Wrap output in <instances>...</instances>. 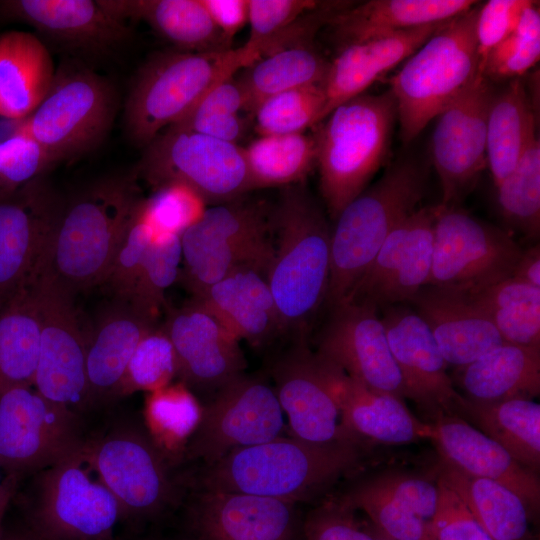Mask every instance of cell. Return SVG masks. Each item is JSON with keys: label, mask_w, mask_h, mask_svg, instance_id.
I'll list each match as a JSON object with an SVG mask.
<instances>
[{"label": "cell", "mask_w": 540, "mask_h": 540, "mask_svg": "<svg viewBox=\"0 0 540 540\" xmlns=\"http://www.w3.org/2000/svg\"><path fill=\"white\" fill-rule=\"evenodd\" d=\"M315 353L369 389L405 398L402 378L375 307L344 301L331 308Z\"/></svg>", "instance_id": "cell-19"}, {"label": "cell", "mask_w": 540, "mask_h": 540, "mask_svg": "<svg viewBox=\"0 0 540 540\" xmlns=\"http://www.w3.org/2000/svg\"><path fill=\"white\" fill-rule=\"evenodd\" d=\"M251 190L300 184L316 165L314 136H260L243 147Z\"/></svg>", "instance_id": "cell-42"}, {"label": "cell", "mask_w": 540, "mask_h": 540, "mask_svg": "<svg viewBox=\"0 0 540 540\" xmlns=\"http://www.w3.org/2000/svg\"><path fill=\"white\" fill-rule=\"evenodd\" d=\"M0 540H41L28 527L20 530L5 532L2 528L0 531Z\"/></svg>", "instance_id": "cell-62"}, {"label": "cell", "mask_w": 540, "mask_h": 540, "mask_svg": "<svg viewBox=\"0 0 540 540\" xmlns=\"http://www.w3.org/2000/svg\"><path fill=\"white\" fill-rule=\"evenodd\" d=\"M457 416L472 423L519 464L538 472L540 405L537 402L524 398L482 402L463 396Z\"/></svg>", "instance_id": "cell-35"}, {"label": "cell", "mask_w": 540, "mask_h": 540, "mask_svg": "<svg viewBox=\"0 0 540 540\" xmlns=\"http://www.w3.org/2000/svg\"><path fill=\"white\" fill-rule=\"evenodd\" d=\"M371 529L373 532V535L375 537V540H392L386 535H384L382 532H380L378 529H376L374 526L371 525Z\"/></svg>", "instance_id": "cell-64"}, {"label": "cell", "mask_w": 540, "mask_h": 540, "mask_svg": "<svg viewBox=\"0 0 540 540\" xmlns=\"http://www.w3.org/2000/svg\"><path fill=\"white\" fill-rule=\"evenodd\" d=\"M443 22L397 31L338 50L330 61L323 84L326 95L324 119L336 107L363 94L375 81L410 57Z\"/></svg>", "instance_id": "cell-29"}, {"label": "cell", "mask_w": 540, "mask_h": 540, "mask_svg": "<svg viewBox=\"0 0 540 540\" xmlns=\"http://www.w3.org/2000/svg\"><path fill=\"white\" fill-rule=\"evenodd\" d=\"M134 173L154 189L183 184L212 205L251 190L243 147L174 126L144 148Z\"/></svg>", "instance_id": "cell-12"}, {"label": "cell", "mask_w": 540, "mask_h": 540, "mask_svg": "<svg viewBox=\"0 0 540 540\" xmlns=\"http://www.w3.org/2000/svg\"><path fill=\"white\" fill-rule=\"evenodd\" d=\"M34 287L40 317V345L34 388L47 400L91 425L86 369V332L74 296L36 278Z\"/></svg>", "instance_id": "cell-15"}, {"label": "cell", "mask_w": 540, "mask_h": 540, "mask_svg": "<svg viewBox=\"0 0 540 540\" xmlns=\"http://www.w3.org/2000/svg\"><path fill=\"white\" fill-rule=\"evenodd\" d=\"M20 479L14 475H6L0 467V531L6 509L15 496Z\"/></svg>", "instance_id": "cell-61"}, {"label": "cell", "mask_w": 540, "mask_h": 540, "mask_svg": "<svg viewBox=\"0 0 540 540\" xmlns=\"http://www.w3.org/2000/svg\"><path fill=\"white\" fill-rule=\"evenodd\" d=\"M366 449L355 443L319 445L281 436L234 450L194 472L188 470V486L299 504L319 497L340 478L360 469Z\"/></svg>", "instance_id": "cell-2"}, {"label": "cell", "mask_w": 540, "mask_h": 540, "mask_svg": "<svg viewBox=\"0 0 540 540\" xmlns=\"http://www.w3.org/2000/svg\"><path fill=\"white\" fill-rule=\"evenodd\" d=\"M436 206L416 209L408 219V230L395 274L384 293L380 308L410 302L428 285L433 260Z\"/></svg>", "instance_id": "cell-43"}, {"label": "cell", "mask_w": 540, "mask_h": 540, "mask_svg": "<svg viewBox=\"0 0 540 540\" xmlns=\"http://www.w3.org/2000/svg\"><path fill=\"white\" fill-rule=\"evenodd\" d=\"M479 5L444 21L391 79L404 144L481 75L475 36Z\"/></svg>", "instance_id": "cell-9"}, {"label": "cell", "mask_w": 540, "mask_h": 540, "mask_svg": "<svg viewBox=\"0 0 540 540\" xmlns=\"http://www.w3.org/2000/svg\"><path fill=\"white\" fill-rule=\"evenodd\" d=\"M90 425L43 397L33 385L0 391V467L19 479L78 449Z\"/></svg>", "instance_id": "cell-13"}, {"label": "cell", "mask_w": 540, "mask_h": 540, "mask_svg": "<svg viewBox=\"0 0 540 540\" xmlns=\"http://www.w3.org/2000/svg\"><path fill=\"white\" fill-rule=\"evenodd\" d=\"M439 477L459 495L492 540H528L530 510L512 490L443 460Z\"/></svg>", "instance_id": "cell-37"}, {"label": "cell", "mask_w": 540, "mask_h": 540, "mask_svg": "<svg viewBox=\"0 0 540 540\" xmlns=\"http://www.w3.org/2000/svg\"><path fill=\"white\" fill-rule=\"evenodd\" d=\"M389 347L400 372L405 397L413 400L434 422L457 415L463 396L454 387L428 326L414 310L392 305L383 308Z\"/></svg>", "instance_id": "cell-22"}, {"label": "cell", "mask_w": 540, "mask_h": 540, "mask_svg": "<svg viewBox=\"0 0 540 540\" xmlns=\"http://www.w3.org/2000/svg\"><path fill=\"white\" fill-rule=\"evenodd\" d=\"M329 68L330 61L313 45L259 59L236 79L244 97V111L252 114L264 100L293 88L323 85Z\"/></svg>", "instance_id": "cell-39"}, {"label": "cell", "mask_w": 540, "mask_h": 540, "mask_svg": "<svg viewBox=\"0 0 540 540\" xmlns=\"http://www.w3.org/2000/svg\"><path fill=\"white\" fill-rule=\"evenodd\" d=\"M457 384L466 398L493 402L533 399L540 394V348L504 342L458 368Z\"/></svg>", "instance_id": "cell-34"}, {"label": "cell", "mask_w": 540, "mask_h": 540, "mask_svg": "<svg viewBox=\"0 0 540 540\" xmlns=\"http://www.w3.org/2000/svg\"><path fill=\"white\" fill-rule=\"evenodd\" d=\"M115 85L84 61L65 59L36 110L18 127L57 163L98 148L118 110Z\"/></svg>", "instance_id": "cell-10"}, {"label": "cell", "mask_w": 540, "mask_h": 540, "mask_svg": "<svg viewBox=\"0 0 540 540\" xmlns=\"http://www.w3.org/2000/svg\"><path fill=\"white\" fill-rule=\"evenodd\" d=\"M39 345V309L30 282L0 302V391L33 385Z\"/></svg>", "instance_id": "cell-38"}, {"label": "cell", "mask_w": 540, "mask_h": 540, "mask_svg": "<svg viewBox=\"0 0 540 540\" xmlns=\"http://www.w3.org/2000/svg\"><path fill=\"white\" fill-rule=\"evenodd\" d=\"M206 202L189 187L170 183L154 189L144 198L141 209L153 236L180 235L193 225L206 210Z\"/></svg>", "instance_id": "cell-52"}, {"label": "cell", "mask_w": 540, "mask_h": 540, "mask_svg": "<svg viewBox=\"0 0 540 540\" xmlns=\"http://www.w3.org/2000/svg\"><path fill=\"white\" fill-rule=\"evenodd\" d=\"M355 511L340 498L322 502L303 518L304 540H375L371 526L363 527Z\"/></svg>", "instance_id": "cell-55"}, {"label": "cell", "mask_w": 540, "mask_h": 540, "mask_svg": "<svg viewBox=\"0 0 540 540\" xmlns=\"http://www.w3.org/2000/svg\"><path fill=\"white\" fill-rule=\"evenodd\" d=\"M373 480L394 500L430 525L436 512L439 489L428 479L401 472H384Z\"/></svg>", "instance_id": "cell-58"}, {"label": "cell", "mask_w": 540, "mask_h": 540, "mask_svg": "<svg viewBox=\"0 0 540 540\" xmlns=\"http://www.w3.org/2000/svg\"><path fill=\"white\" fill-rule=\"evenodd\" d=\"M237 340L261 344L280 332L277 308L262 272L238 269L194 295Z\"/></svg>", "instance_id": "cell-30"}, {"label": "cell", "mask_w": 540, "mask_h": 540, "mask_svg": "<svg viewBox=\"0 0 540 540\" xmlns=\"http://www.w3.org/2000/svg\"><path fill=\"white\" fill-rule=\"evenodd\" d=\"M522 248L509 232L456 206H436L428 285L472 292L511 276Z\"/></svg>", "instance_id": "cell-16"}, {"label": "cell", "mask_w": 540, "mask_h": 540, "mask_svg": "<svg viewBox=\"0 0 540 540\" xmlns=\"http://www.w3.org/2000/svg\"><path fill=\"white\" fill-rule=\"evenodd\" d=\"M113 408L90 426L86 444L97 472L123 510L130 535L180 510L188 476L156 446L141 415Z\"/></svg>", "instance_id": "cell-3"}, {"label": "cell", "mask_w": 540, "mask_h": 540, "mask_svg": "<svg viewBox=\"0 0 540 540\" xmlns=\"http://www.w3.org/2000/svg\"><path fill=\"white\" fill-rule=\"evenodd\" d=\"M540 57V12L530 1L516 29L489 53L483 75L489 80L520 78Z\"/></svg>", "instance_id": "cell-49"}, {"label": "cell", "mask_w": 540, "mask_h": 540, "mask_svg": "<svg viewBox=\"0 0 540 540\" xmlns=\"http://www.w3.org/2000/svg\"><path fill=\"white\" fill-rule=\"evenodd\" d=\"M56 68L35 34L10 30L0 34V117L24 120L47 95Z\"/></svg>", "instance_id": "cell-32"}, {"label": "cell", "mask_w": 540, "mask_h": 540, "mask_svg": "<svg viewBox=\"0 0 540 540\" xmlns=\"http://www.w3.org/2000/svg\"><path fill=\"white\" fill-rule=\"evenodd\" d=\"M250 66L243 47L220 52L158 51L133 77L123 111L124 131L145 148L178 122L214 85Z\"/></svg>", "instance_id": "cell-8"}, {"label": "cell", "mask_w": 540, "mask_h": 540, "mask_svg": "<svg viewBox=\"0 0 540 540\" xmlns=\"http://www.w3.org/2000/svg\"><path fill=\"white\" fill-rule=\"evenodd\" d=\"M529 3L530 0H490L479 5L475 36L481 75L490 51L516 29Z\"/></svg>", "instance_id": "cell-57"}, {"label": "cell", "mask_w": 540, "mask_h": 540, "mask_svg": "<svg viewBox=\"0 0 540 540\" xmlns=\"http://www.w3.org/2000/svg\"><path fill=\"white\" fill-rule=\"evenodd\" d=\"M325 119L314 136L316 165L323 200L335 220L388 159L397 120L395 97L390 88L379 94L363 93Z\"/></svg>", "instance_id": "cell-6"}, {"label": "cell", "mask_w": 540, "mask_h": 540, "mask_svg": "<svg viewBox=\"0 0 540 540\" xmlns=\"http://www.w3.org/2000/svg\"><path fill=\"white\" fill-rule=\"evenodd\" d=\"M430 424L431 440L441 460L466 474L507 487L529 510L538 509L540 481L536 472L519 464L499 444L457 415H444Z\"/></svg>", "instance_id": "cell-27"}, {"label": "cell", "mask_w": 540, "mask_h": 540, "mask_svg": "<svg viewBox=\"0 0 540 540\" xmlns=\"http://www.w3.org/2000/svg\"><path fill=\"white\" fill-rule=\"evenodd\" d=\"M202 403L182 382L146 393L143 424L156 446L176 466L184 467L185 450L202 416Z\"/></svg>", "instance_id": "cell-41"}, {"label": "cell", "mask_w": 540, "mask_h": 540, "mask_svg": "<svg viewBox=\"0 0 540 540\" xmlns=\"http://www.w3.org/2000/svg\"><path fill=\"white\" fill-rule=\"evenodd\" d=\"M466 293L504 342L540 347V288L510 276Z\"/></svg>", "instance_id": "cell-40"}, {"label": "cell", "mask_w": 540, "mask_h": 540, "mask_svg": "<svg viewBox=\"0 0 540 540\" xmlns=\"http://www.w3.org/2000/svg\"><path fill=\"white\" fill-rule=\"evenodd\" d=\"M495 93L490 80L478 75L472 85L436 117L431 159L441 186V206H456L487 166V118Z\"/></svg>", "instance_id": "cell-18"}, {"label": "cell", "mask_w": 540, "mask_h": 540, "mask_svg": "<svg viewBox=\"0 0 540 540\" xmlns=\"http://www.w3.org/2000/svg\"><path fill=\"white\" fill-rule=\"evenodd\" d=\"M57 162L30 136L16 132L0 141V194L45 175Z\"/></svg>", "instance_id": "cell-54"}, {"label": "cell", "mask_w": 540, "mask_h": 540, "mask_svg": "<svg viewBox=\"0 0 540 540\" xmlns=\"http://www.w3.org/2000/svg\"><path fill=\"white\" fill-rule=\"evenodd\" d=\"M321 360L338 402L345 429L354 442L367 447L372 443L402 445L431 440L432 424L416 418L403 399L371 390Z\"/></svg>", "instance_id": "cell-26"}, {"label": "cell", "mask_w": 540, "mask_h": 540, "mask_svg": "<svg viewBox=\"0 0 540 540\" xmlns=\"http://www.w3.org/2000/svg\"><path fill=\"white\" fill-rule=\"evenodd\" d=\"M339 498L365 512L372 526L392 540H433L430 525L394 500L373 478L356 483Z\"/></svg>", "instance_id": "cell-47"}, {"label": "cell", "mask_w": 540, "mask_h": 540, "mask_svg": "<svg viewBox=\"0 0 540 540\" xmlns=\"http://www.w3.org/2000/svg\"><path fill=\"white\" fill-rule=\"evenodd\" d=\"M271 374L292 437L319 445L358 444L345 429L322 360L305 339L275 361Z\"/></svg>", "instance_id": "cell-20"}, {"label": "cell", "mask_w": 540, "mask_h": 540, "mask_svg": "<svg viewBox=\"0 0 540 540\" xmlns=\"http://www.w3.org/2000/svg\"><path fill=\"white\" fill-rule=\"evenodd\" d=\"M298 504L188 486L180 510L186 540H304Z\"/></svg>", "instance_id": "cell-17"}, {"label": "cell", "mask_w": 540, "mask_h": 540, "mask_svg": "<svg viewBox=\"0 0 540 540\" xmlns=\"http://www.w3.org/2000/svg\"><path fill=\"white\" fill-rule=\"evenodd\" d=\"M505 222L528 239L540 232V141L535 135L512 172L496 187Z\"/></svg>", "instance_id": "cell-44"}, {"label": "cell", "mask_w": 540, "mask_h": 540, "mask_svg": "<svg viewBox=\"0 0 540 540\" xmlns=\"http://www.w3.org/2000/svg\"><path fill=\"white\" fill-rule=\"evenodd\" d=\"M241 111H244V97L232 76L214 85L184 117L171 126L237 144L245 129Z\"/></svg>", "instance_id": "cell-46"}, {"label": "cell", "mask_w": 540, "mask_h": 540, "mask_svg": "<svg viewBox=\"0 0 540 540\" xmlns=\"http://www.w3.org/2000/svg\"><path fill=\"white\" fill-rule=\"evenodd\" d=\"M28 477L23 494L27 527L41 540L125 538L117 535L119 528L127 531L123 510L97 472L86 441Z\"/></svg>", "instance_id": "cell-7"}, {"label": "cell", "mask_w": 540, "mask_h": 540, "mask_svg": "<svg viewBox=\"0 0 540 540\" xmlns=\"http://www.w3.org/2000/svg\"><path fill=\"white\" fill-rule=\"evenodd\" d=\"M410 302L447 364L466 366L504 343L466 292L427 285Z\"/></svg>", "instance_id": "cell-28"}, {"label": "cell", "mask_w": 540, "mask_h": 540, "mask_svg": "<svg viewBox=\"0 0 540 540\" xmlns=\"http://www.w3.org/2000/svg\"><path fill=\"white\" fill-rule=\"evenodd\" d=\"M155 320L131 302L113 298L86 332V369L94 417L113 408L128 363Z\"/></svg>", "instance_id": "cell-25"}, {"label": "cell", "mask_w": 540, "mask_h": 540, "mask_svg": "<svg viewBox=\"0 0 540 540\" xmlns=\"http://www.w3.org/2000/svg\"><path fill=\"white\" fill-rule=\"evenodd\" d=\"M473 0H369L353 2L326 25L337 51L397 31L451 19L475 6Z\"/></svg>", "instance_id": "cell-31"}, {"label": "cell", "mask_w": 540, "mask_h": 540, "mask_svg": "<svg viewBox=\"0 0 540 540\" xmlns=\"http://www.w3.org/2000/svg\"><path fill=\"white\" fill-rule=\"evenodd\" d=\"M427 179L416 158L398 159L341 211L331 231L329 309L347 299L389 234L418 209Z\"/></svg>", "instance_id": "cell-5"}, {"label": "cell", "mask_w": 540, "mask_h": 540, "mask_svg": "<svg viewBox=\"0 0 540 540\" xmlns=\"http://www.w3.org/2000/svg\"><path fill=\"white\" fill-rule=\"evenodd\" d=\"M177 376L176 356L168 336L153 328L139 342L121 383L119 398L161 389Z\"/></svg>", "instance_id": "cell-50"}, {"label": "cell", "mask_w": 540, "mask_h": 540, "mask_svg": "<svg viewBox=\"0 0 540 540\" xmlns=\"http://www.w3.org/2000/svg\"><path fill=\"white\" fill-rule=\"evenodd\" d=\"M123 540H186L182 535L177 538H168L156 533L140 532L127 535Z\"/></svg>", "instance_id": "cell-63"}, {"label": "cell", "mask_w": 540, "mask_h": 540, "mask_svg": "<svg viewBox=\"0 0 540 540\" xmlns=\"http://www.w3.org/2000/svg\"><path fill=\"white\" fill-rule=\"evenodd\" d=\"M112 16L146 22L177 50L195 53L231 49L200 0H99Z\"/></svg>", "instance_id": "cell-33"}, {"label": "cell", "mask_w": 540, "mask_h": 540, "mask_svg": "<svg viewBox=\"0 0 540 540\" xmlns=\"http://www.w3.org/2000/svg\"><path fill=\"white\" fill-rule=\"evenodd\" d=\"M322 84L293 88L264 100L252 113L260 136L303 133L324 120Z\"/></svg>", "instance_id": "cell-45"}, {"label": "cell", "mask_w": 540, "mask_h": 540, "mask_svg": "<svg viewBox=\"0 0 540 540\" xmlns=\"http://www.w3.org/2000/svg\"><path fill=\"white\" fill-rule=\"evenodd\" d=\"M163 330L175 352L177 376L197 398L199 393L209 399L244 373L246 360L239 340L193 300L173 311Z\"/></svg>", "instance_id": "cell-24"}, {"label": "cell", "mask_w": 540, "mask_h": 540, "mask_svg": "<svg viewBox=\"0 0 540 540\" xmlns=\"http://www.w3.org/2000/svg\"><path fill=\"white\" fill-rule=\"evenodd\" d=\"M439 499L430 522L433 540H492L459 495L438 477Z\"/></svg>", "instance_id": "cell-56"}, {"label": "cell", "mask_w": 540, "mask_h": 540, "mask_svg": "<svg viewBox=\"0 0 540 540\" xmlns=\"http://www.w3.org/2000/svg\"><path fill=\"white\" fill-rule=\"evenodd\" d=\"M276 229L266 280L273 296L281 333L305 339V331L325 303L330 275L331 230L320 206L300 184L283 187L272 212Z\"/></svg>", "instance_id": "cell-4"}, {"label": "cell", "mask_w": 540, "mask_h": 540, "mask_svg": "<svg viewBox=\"0 0 540 540\" xmlns=\"http://www.w3.org/2000/svg\"><path fill=\"white\" fill-rule=\"evenodd\" d=\"M138 180L134 171L108 176L62 197L37 278L74 297L101 286L144 198Z\"/></svg>", "instance_id": "cell-1"}, {"label": "cell", "mask_w": 540, "mask_h": 540, "mask_svg": "<svg viewBox=\"0 0 540 540\" xmlns=\"http://www.w3.org/2000/svg\"><path fill=\"white\" fill-rule=\"evenodd\" d=\"M142 201L116 247L101 284L115 299L130 301L144 256L153 239V232L142 215Z\"/></svg>", "instance_id": "cell-53"}, {"label": "cell", "mask_w": 540, "mask_h": 540, "mask_svg": "<svg viewBox=\"0 0 540 540\" xmlns=\"http://www.w3.org/2000/svg\"><path fill=\"white\" fill-rule=\"evenodd\" d=\"M511 277L540 288V246L536 244L522 250Z\"/></svg>", "instance_id": "cell-60"}, {"label": "cell", "mask_w": 540, "mask_h": 540, "mask_svg": "<svg viewBox=\"0 0 540 540\" xmlns=\"http://www.w3.org/2000/svg\"><path fill=\"white\" fill-rule=\"evenodd\" d=\"M224 36L233 37L248 23V0H200Z\"/></svg>", "instance_id": "cell-59"}, {"label": "cell", "mask_w": 540, "mask_h": 540, "mask_svg": "<svg viewBox=\"0 0 540 540\" xmlns=\"http://www.w3.org/2000/svg\"><path fill=\"white\" fill-rule=\"evenodd\" d=\"M200 423L185 450L184 465L210 466L228 453L284 436L285 419L272 386L245 373L202 404Z\"/></svg>", "instance_id": "cell-14"}, {"label": "cell", "mask_w": 540, "mask_h": 540, "mask_svg": "<svg viewBox=\"0 0 540 540\" xmlns=\"http://www.w3.org/2000/svg\"><path fill=\"white\" fill-rule=\"evenodd\" d=\"M536 135V115L520 78L496 92L488 113L486 164L494 186L515 168L529 141Z\"/></svg>", "instance_id": "cell-36"}, {"label": "cell", "mask_w": 540, "mask_h": 540, "mask_svg": "<svg viewBox=\"0 0 540 540\" xmlns=\"http://www.w3.org/2000/svg\"><path fill=\"white\" fill-rule=\"evenodd\" d=\"M182 262L181 236H153L129 302L155 320L165 291L175 282Z\"/></svg>", "instance_id": "cell-48"}, {"label": "cell", "mask_w": 540, "mask_h": 540, "mask_svg": "<svg viewBox=\"0 0 540 540\" xmlns=\"http://www.w3.org/2000/svg\"><path fill=\"white\" fill-rule=\"evenodd\" d=\"M62 197L45 175L0 194V302L37 278Z\"/></svg>", "instance_id": "cell-21"}, {"label": "cell", "mask_w": 540, "mask_h": 540, "mask_svg": "<svg viewBox=\"0 0 540 540\" xmlns=\"http://www.w3.org/2000/svg\"><path fill=\"white\" fill-rule=\"evenodd\" d=\"M0 15L29 24L75 56L108 57L131 38L126 22L99 0H5Z\"/></svg>", "instance_id": "cell-23"}, {"label": "cell", "mask_w": 540, "mask_h": 540, "mask_svg": "<svg viewBox=\"0 0 540 540\" xmlns=\"http://www.w3.org/2000/svg\"><path fill=\"white\" fill-rule=\"evenodd\" d=\"M272 213L238 198L206 208L181 234L184 279L194 295L238 269L267 272L274 255Z\"/></svg>", "instance_id": "cell-11"}, {"label": "cell", "mask_w": 540, "mask_h": 540, "mask_svg": "<svg viewBox=\"0 0 540 540\" xmlns=\"http://www.w3.org/2000/svg\"><path fill=\"white\" fill-rule=\"evenodd\" d=\"M320 3L315 0H248L250 34L242 47L250 65L265 57L273 43L301 15Z\"/></svg>", "instance_id": "cell-51"}]
</instances>
